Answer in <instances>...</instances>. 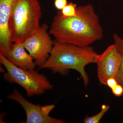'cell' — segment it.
<instances>
[{"label":"cell","instance_id":"cell-13","mask_svg":"<svg viewBox=\"0 0 123 123\" xmlns=\"http://www.w3.org/2000/svg\"><path fill=\"white\" fill-rule=\"evenodd\" d=\"M112 93L115 96L120 97L123 94V86L121 84H118L115 86L111 89Z\"/></svg>","mask_w":123,"mask_h":123},{"label":"cell","instance_id":"cell-1","mask_svg":"<svg viewBox=\"0 0 123 123\" xmlns=\"http://www.w3.org/2000/svg\"><path fill=\"white\" fill-rule=\"evenodd\" d=\"M49 33L58 43L81 47L89 46L103 36L99 17L91 4L77 7V15L72 17H64L58 12Z\"/></svg>","mask_w":123,"mask_h":123},{"label":"cell","instance_id":"cell-12","mask_svg":"<svg viewBox=\"0 0 123 123\" xmlns=\"http://www.w3.org/2000/svg\"><path fill=\"white\" fill-rule=\"evenodd\" d=\"M77 7L76 4L69 2L61 10L62 14L65 18L75 17L77 15Z\"/></svg>","mask_w":123,"mask_h":123},{"label":"cell","instance_id":"cell-2","mask_svg":"<svg viewBox=\"0 0 123 123\" xmlns=\"http://www.w3.org/2000/svg\"><path fill=\"white\" fill-rule=\"evenodd\" d=\"M98 55L91 46L81 47L55 42L48 59L38 69H48L53 73L62 75H67L70 69L76 70L86 86L89 78L85 67L89 64L96 63Z\"/></svg>","mask_w":123,"mask_h":123},{"label":"cell","instance_id":"cell-7","mask_svg":"<svg viewBox=\"0 0 123 123\" xmlns=\"http://www.w3.org/2000/svg\"><path fill=\"white\" fill-rule=\"evenodd\" d=\"M121 54L115 44L108 46L105 50L98 55L96 63L98 76L101 84L106 86L108 79L116 78L120 68Z\"/></svg>","mask_w":123,"mask_h":123},{"label":"cell","instance_id":"cell-8","mask_svg":"<svg viewBox=\"0 0 123 123\" xmlns=\"http://www.w3.org/2000/svg\"><path fill=\"white\" fill-rule=\"evenodd\" d=\"M15 0H0V54L7 56L13 43L9 24Z\"/></svg>","mask_w":123,"mask_h":123},{"label":"cell","instance_id":"cell-3","mask_svg":"<svg viewBox=\"0 0 123 123\" xmlns=\"http://www.w3.org/2000/svg\"><path fill=\"white\" fill-rule=\"evenodd\" d=\"M41 15L38 0H15L9 24L13 43H23L36 32L40 27Z\"/></svg>","mask_w":123,"mask_h":123},{"label":"cell","instance_id":"cell-4","mask_svg":"<svg viewBox=\"0 0 123 123\" xmlns=\"http://www.w3.org/2000/svg\"><path fill=\"white\" fill-rule=\"evenodd\" d=\"M0 62L6 69V72L4 75L5 80L21 86L25 90L27 97L40 95L53 89V85L47 78L35 69L25 70L20 68L1 54Z\"/></svg>","mask_w":123,"mask_h":123},{"label":"cell","instance_id":"cell-5","mask_svg":"<svg viewBox=\"0 0 123 123\" xmlns=\"http://www.w3.org/2000/svg\"><path fill=\"white\" fill-rule=\"evenodd\" d=\"M48 29L47 25L43 24L22 43L39 67L48 59L55 43L50 37V33L48 32Z\"/></svg>","mask_w":123,"mask_h":123},{"label":"cell","instance_id":"cell-6","mask_svg":"<svg viewBox=\"0 0 123 123\" xmlns=\"http://www.w3.org/2000/svg\"><path fill=\"white\" fill-rule=\"evenodd\" d=\"M8 98L17 102L22 107L26 115V123H64V121L51 117L50 112L54 105L42 106L36 105L26 100L16 88L8 96Z\"/></svg>","mask_w":123,"mask_h":123},{"label":"cell","instance_id":"cell-11","mask_svg":"<svg viewBox=\"0 0 123 123\" xmlns=\"http://www.w3.org/2000/svg\"><path fill=\"white\" fill-rule=\"evenodd\" d=\"M110 108L108 105H103L101 108V111L97 114L91 117L86 116L84 119L85 123H99L102 118Z\"/></svg>","mask_w":123,"mask_h":123},{"label":"cell","instance_id":"cell-10","mask_svg":"<svg viewBox=\"0 0 123 123\" xmlns=\"http://www.w3.org/2000/svg\"><path fill=\"white\" fill-rule=\"evenodd\" d=\"M113 38L114 44L121 54V66L116 79L119 84L123 86V39L116 34H114Z\"/></svg>","mask_w":123,"mask_h":123},{"label":"cell","instance_id":"cell-9","mask_svg":"<svg viewBox=\"0 0 123 123\" xmlns=\"http://www.w3.org/2000/svg\"><path fill=\"white\" fill-rule=\"evenodd\" d=\"M22 43H14L5 56L15 66L25 70H33L36 64L33 57L27 53Z\"/></svg>","mask_w":123,"mask_h":123},{"label":"cell","instance_id":"cell-14","mask_svg":"<svg viewBox=\"0 0 123 123\" xmlns=\"http://www.w3.org/2000/svg\"><path fill=\"white\" fill-rule=\"evenodd\" d=\"M68 4V0H55V7L59 10H62Z\"/></svg>","mask_w":123,"mask_h":123},{"label":"cell","instance_id":"cell-15","mask_svg":"<svg viewBox=\"0 0 123 123\" xmlns=\"http://www.w3.org/2000/svg\"><path fill=\"white\" fill-rule=\"evenodd\" d=\"M118 84V82L115 78H111L108 79L107 81V85L111 89H113Z\"/></svg>","mask_w":123,"mask_h":123}]
</instances>
